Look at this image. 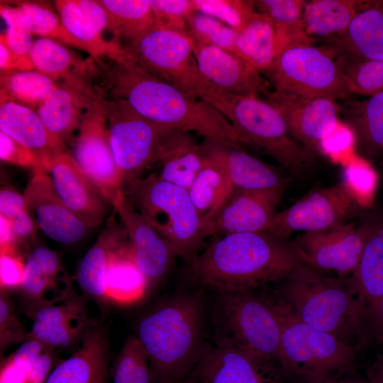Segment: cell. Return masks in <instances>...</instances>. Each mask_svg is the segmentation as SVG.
<instances>
[{
	"mask_svg": "<svg viewBox=\"0 0 383 383\" xmlns=\"http://www.w3.org/2000/svg\"><path fill=\"white\" fill-rule=\"evenodd\" d=\"M109 59L111 63L103 57L95 61L113 99L126 101L153 122L240 148V139L229 121L210 104L150 74L133 57L117 61Z\"/></svg>",
	"mask_w": 383,
	"mask_h": 383,
	"instance_id": "obj_1",
	"label": "cell"
},
{
	"mask_svg": "<svg viewBox=\"0 0 383 383\" xmlns=\"http://www.w3.org/2000/svg\"><path fill=\"white\" fill-rule=\"evenodd\" d=\"M304 263L289 238L260 231L215 237L183 272L194 284L223 294L258 290Z\"/></svg>",
	"mask_w": 383,
	"mask_h": 383,
	"instance_id": "obj_2",
	"label": "cell"
},
{
	"mask_svg": "<svg viewBox=\"0 0 383 383\" xmlns=\"http://www.w3.org/2000/svg\"><path fill=\"white\" fill-rule=\"evenodd\" d=\"M203 292L157 304L136 324L135 335L147 354L151 383L185 379L211 348L204 338Z\"/></svg>",
	"mask_w": 383,
	"mask_h": 383,
	"instance_id": "obj_3",
	"label": "cell"
},
{
	"mask_svg": "<svg viewBox=\"0 0 383 383\" xmlns=\"http://www.w3.org/2000/svg\"><path fill=\"white\" fill-rule=\"evenodd\" d=\"M275 292L297 318L357 350L370 332L349 279L323 274L301 264L277 282Z\"/></svg>",
	"mask_w": 383,
	"mask_h": 383,
	"instance_id": "obj_4",
	"label": "cell"
},
{
	"mask_svg": "<svg viewBox=\"0 0 383 383\" xmlns=\"http://www.w3.org/2000/svg\"><path fill=\"white\" fill-rule=\"evenodd\" d=\"M280 326V372L301 383H323L351 370L358 350L296 318L274 291L262 292Z\"/></svg>",
	"mask_w": 383,
	"mask_h": 383,
	"instance_id": "obj_5",
	"label": "cell"
},
{
	"mask_svg": "<svg viewBox=\"0 0 383 383\" xmlns=\"http://www.w3.org/2000/svg\"><path fill=\"white\" fill-rule=\"evenodd\" d=\"M203 101L229 121L241 143L260 148L291 173L300 174L316 162V155L290 135L281 113L260 96L233 95L215 88Z\"/></svg>",
	"mask_w": 383,
	"mask_h": 383,
	"instance_id": "obj_6",
	"label": "cell"
},
{
	"mask_svg": "<svg viewBox=\"0 0 383 383\" xmlns=\"http://www.w3.org/2000/svg\"><path fill=\"white\" fill-rule=\"evenodd\" d=\"M123 191L133 207L168 240L184 264L202 251L208 235L187 189L151 173L133 180Z\"/></svg>",
	"mask_w": 383,
	"mask_h": 383,
	"instance_id": "obj_7",
	"label": "cell"
},
{
	"mask_svg": "<svg viewBox=\"0 0 383 383\" xmlns=\"http://www.w3.org/2000/svg\"><path fill=\"white\" fill-rule=\"evenodd\" d=\"M255 291L221 294L226 335L219 344L238 348L272 374L280 372V326L262 293Z\"/></svg>",
	"mask_w": 383,
	"mask_h": 383,
	"instance_id": "obj_8",
	"label": "cell"
},
{
	"mask_svg": "<svg viewBox=\"0 0 383 383\" xmlns=\"http://www.w3.org/2000/svg\"><path fill=\"white\" fill-rule=\"evenodd\" d=\"M263 74L273 91L284 96L337 101L353 94L334 57L313 44L284 50Z\"/></svg>",
	"mask_w": 383,
	"mask_h": 383,
	"instance_id": "obj_9",
	"label": "cell"
},
{
	"mask_svg": "<svg viewBox=\"0 0 383 383\" xmlns=\"http://www.w3.org/2000/svg\"><path fill=\"white\" fill-rule=\"evenodd\" d=\"M96 101L107 118L110 145L123 190L155 162L163 138L176 128L143 117L123 99L100 96Z\"/></svg>",
	"mask_w": 383,
	"mask_h": 383,
	"instance_id": "obj_10",
	"label": "cell"
},
{
	"mask_svg": "<svg viewBox=\"0 0 383 383\" xmlns=\"http://www.w3.org/2000/svg\"><path fill=\"white\" fill-rule=\"evenodd\" d=\"M126 47L150 74L196 99L203 100L214 88L201 74L194 42L186 33L157 24Z\"/></svg>",
	"mask_w": 383,
	"mask_h": 383,
	"instance_id": "obj_11",
	"label": "cell"
},
{
	"mask_svg": "<svg viewBox=\"0 0 383 383\" xmlns=\"http://www.w3.org/2000/svg\"><path fill=\"white\" fill-rule=\"evenodd\" d=\"M292 241L306 265L323 274L335 273L336 277L346 278L360 260L365 233L360 224L355 226L345 221L301 233Z\"/></svg>",
	"mask_w": 383,
	"mask_h": 383,
	"instance_id": "obj_12",
	"label": "cell"
},
{
	"mask_svg": "<svg viewBox=\"0 0 383 383\" xmlns=\"http://www.w3.org/2000/svg\"><path fill=\"white\" fill-rule=\"evenodd\" d=\"M70 142V155L112 205L123 187L110 145L107 118L97 101Z\"/></svg>",
	"mask_w": 383,
	"mask_h": 383,
	"instance_id": "obj_13",
	"label": "cell"
},
{
	"mask_svg": "<svg viewBox=\"0 0 383 383\" xmlns=\"http://www.w3.org/2000/svg\"><path fill=\"white\" fill-rule=\"evenodd\" d=\"M129 241L133 258L147 284L148 296L169 277L177 258L168 240L126 198L112 203Z\"/></svg>",
	"mask_w": 383,
	"mask_h": 383,
	"instance_id": "obj_14",
	"label": "cell"
},
{
	"mask_svg": "<svg viewBox=\"0 0 383 383\" xmlns=\"http://www.w3.org/2000/svg\"><path fill=\"white\" fill-rule=\"evenodd\" d=\"M355 205L340 182L311 192L287 209L277 212L265 231L289 238L297 231L324 229L345 222Z\"/></svg>",
	"mask_w": 383,
	"mask_h": 383,
	"instance_id": "obj_15",
	"label": "cell"
},
{
	"mask_svg": "<svg viewBox=\"0 0 383 383\" xmlns=\"http://www.w3.org/2000/svg\"><path fill=\"white\" fill-rule=\"evenodd\" d=\"M87 300L84 295L76 293L26 313L33 321L28 338L57 350L75 351L98 324L89 314Z\"/></svg>",
	"mask_w": 383,
	"mask_h": 383,
	"instance_id": "obj_16",
	"label": "cell"
},
{
	"mask_svg": "<svg viewBox=\"0 0 383 383\" xmlns=\"http://www.w3.org/2000/svg\"><path fill=\"white\" fill-rule=\"evenodd\" d=\"M266 101L282 114L290 135L309 151L319 153L321 141L338 123L340 107L326 97H295L270 91Z\"/></svg>",
	"mask_w": 383,
	"mask_h": 383,
	"instance_id": "obj_17",
	"label": "cell"
},
{
	"mask_svg": "<svg viewBox=\"0 0 383 383\" xmlns=\"http://www.w3.org/2000/svg\"><path fill=\"white\" fill-rule=\"evenodd\" d=\"M47 174L65 205L87 228L100 226L111 205L84 174L67 151L50 162Z\"/></svg>",
	"mask_w": 383,
	"mask_h": 383,
	"instance_id": "obj_18",
	"label": "cell"
},
{
	"mask_svg": "<svg viewBox=\"0 0 383 383\" xmlns=\"http://www.w3.org/2000/svg\"><path fill=\"white\" fill-rule=\"evenodd\" d=\"M23 195L38 227L48 238L67 245L84 238L89 228L65 205L47 173L34 172Z\"/></svg>",
	"mask_w": 383,
	"mask_h": 383,
	"instance_id": "obj_19",
	"label": "cell"
},
{
	"mask_svg": "<svg viewBox=\"0 0 383 383\" xmlns=\"http://www.w3.org/2000/svg\"><path fill=\"white\" fill-rule=\"evenodd\" d=\"M24 313L64 300L77 292L57 253L45 246L33 250L25 260L21 287Z\"/></svg>",
	"mask_w": 383,
	"mask_h": 383,
	"instance_id": "obj_20",
	"label": "cell"
},
{
	"mask_svg": "<svg viewBox=\"0 0 383 383\" xmlns=\"http://www.w3.org/2000/svg\"><path fill=\"white\" fill-rule=\"evenodd\" d=\"M284 191H250L233 188L213 221L209 236L265 231L276 212Z\"/></svg>",
	"mask_w": 383,
	"mask_h": 383,
	"instance_id": "obj_21",
	"label": "cell"
},
{
	"mask_svg": "<svg viewBox=\"0 0 383 383\" xmlns=\"http://www.w3.org/2000/svg\"><path fill=\"white\" fill-rule=\"evenodd\" d=\"M360 225L365 233V248L348 279L369 330L372 332L383 298V220L367 218Z\"/></svg>",
	"mask_w": 383,
	"mask_h": 383,
	"instance_id": "obj_22",
	"label": "cell"
},
{
	"mask_svg": "<svg viewBox=\"0 0 383 383\" xmlns=\"http://www.w3.org/2000/svg\"><path fill=\"white\" fill-rule=\"evenodd\" d=\"M194 53L201 74L216 89L244 96L270 91L267 79L236 54L215 46L195 47Z\"/></svg>",
	"mask_w": 383,
	"mask_h": 383,
	"instance_id": "obj_23",
	"label": "cell"
},
{
	"mask_svg": "<svg viewBox=\"0 0 383 383\" xmlns=\"http://www.w3.org/2000/svg\"><path fill=\"white\" fill-rule=\"evenodd\" d=\"M321 47L334 59L383 60V0L365 1L348 28Z\"/></svg>",
	"mask_w": 383,
	"mask_h": 383,
	"instance_id": "obj_24",
	"label": "cell"
},
{
	"mask_svg": "<svg viewBox=\"0 0 383 383\" xmlns=\"http://www.w3.org/2000/svg\"><path fill=\"white\" fill-rule=\"evenodd\" d=\"M316 39L292 34L257 13L238 33L235 54L260 73H264L284 50L294 45L313 44Z\"/></svg>",
	"mask_w": 383,
	"mask_h": 383,
	"instance_id": "obj_25",
	"label": "cell"
},
{
	"mask_svg": "<svg viewBox=\"0 0 383 383\" xmlns=\"http://www.w3.org/2000/svg\"><path fill=\"white\" fill-rule=\"evenodd\" d=\"M220 144L204 139V162L188 189L208 236L213 221L233 189Z\"/></svg>",
	"mask_w": 383,
	"mask_h": 383,
	"instance_id": "obj_26",
	"label": "cell"
},
{
	"mask_svg": "<svg viewBox=\"0 0 383 383\" xmlns=\"http://www.w3.org/2000/svg\"><path fill=\"white\" fill-rule=\"evenodd\" d=\"M0 131L30 150L37 157L40 172L47 173L52 160L67 151L65 143L44 126L37 112L1 96Z\"/></svg>",
	"mask_w": 383,
	"mask_h": 383,
	"instance_id": "obj_27",
	"label": "cell"
},
{
	"mask_svg": "<svg viewBox=\"0 0 383 383\" xmlns=\"http://www.w3.org/2000/svg\"><path fill=\"white\" fill-rule=\"evenodd\" d=\"M109 362L108 331L97 324L77 350L55 366L45 383H107Z\"/></svg>",
	"mask_w": 383,
	"mask_h": 383,
	"instance_id": "obj_28",
	"label": "cell"
},
{
	"mask_svg": "<svg viewBox=\"0 0 383 383\" xmlns=\"http://www.w3.org/2000/svg\"><path fill=\"white\" fill-rule=\"evenodd\" d=\"M196 383H280L237 348H211L188 376Z\"/></svg>",
	"mask_w": 383,
	"mask_h": 383,
	"instance_id": "obj_29",
	"label": "cell"
},
{
	"mask_svg": "<svg viewBox=\"0 0 383 383\" xmlns=\"http://www.w3.org/2000/svg\"><path fill=\"white\" fill-rule=\"evenodd\" d=\"M115 215V214H114ZM113 215L108 218L94 244L80 261L76 279L83 295L93 301L102 310L110 305L106 295L105 279L111 253L128 240L123 227Z\"/></svg>",
	"mask_w": 383,
	"mask_h": 383,
	"instance_id": "obj_30",
	"label": "cell"
},
{
	"mask_svg": "<svg viewBox=\"0 0 383 383\" xmlns=\"http://www.w3.org/2000/svg\"><path fill=\"white\" fill-rule=\"evenodd\" d=\"M34 70L55 83L73 89L96 99L99 94L85 80L91 66L77 57L61 43L47 38L35 40L29 52Z\"/></svg>",
	"mask_w": 383,
	"mask_h": 383,
	"instance_id": "obj_31",
	"label": "cell"
},
{
	"mask_svg": "<svg viewBox=\"0 0 383 383\" xmlns=\"http://www.w3.org/2000/svg\"><path fill=\"white\" fill-rule=\"evenodd\" d=\"M201 143L191 132L173 128L163 138L154 163L160 179L188 190L204 162Z\"/></svg>",
	"mask_w": 383,
	"mask_h": 383,
	"instance_id": "obj_32",
	"label": "cell"
},
{
	"mask_svg": "<svg viewBox=\"0 0 383 383\" xmlns=\"http://www.w3.org/2000/svg\"><path fill=\"white\" fill-rule=\"evenodd\" d=\"M96 101L81 92L58 84L36 112L45 128L65 143L71 141Z\"/></svg>",
	"mask_w": 383,
	"mask_h": 383,
	"instance_id": "obj_33",
	"label": "cell"
},
{
	"mask_svg": "<svg viewBox=\"0 0 383 383\" xmlns=\"http://www.w3.org/2000/svg\"><path fill=\"white\" fill-rule=\"evenodd\" d=\"M57 350L28 338L1 360L0 383H45L57 360Z\"/></svg>",
	"mask_w": 383,
	"mask_h": 383,
	"instance_id": "obj_34",
	"label": "cell"
},
{
	"mask_svg": "<svg viewBox=\"0 0 383 383\" xmlns=\"http://www.w3.org/2000/svg\"><path fill=\"white\" fill-rule=\"evenodd\" d=\"M233 188L250 191H284L289 178L276 167L242 150L220 144Z\"/></svg>",
	"mask_w": 383,
	"mask_h": 383,
	"instance_id": "obj_35",
	"label": "cell"
},
{
	"mask_svg": "<svg viewBox=\"0 0 383 383\" xmlns=\"http://www.w3.org/2000/svg\"><path fill=\"white\" fill-rule=\"evenodd\" d=\"M105 289L109 304L129 306L148 296L145 279L133 258L128 239L110 256Z\"/></svg>",
	"mask_w": 383,
	"mask_h": 383,
	"instance_id": "obj_36",
	"label": "cell"
},
{
	"mask_svg": "<svg viewBox=\"0 0 383 383\" xmlns=\"http://www.w3.org/2000/svg\"><path fill=\"white\" fill-rule=\"evenodd\" d=\"M340 107L360 152L374 155L383 148V91L363 101L342 100Z\"/></svg>",
	"mask_w": 383,
	"mask_h": 383,
	"instance_id": "obj_37",
	"label": "cell"
},
{
	"mask_svg": "<svg viewBox=\"0 0 383 383\" xmlns=\"http://www.w3.org/2000/svg\"><path fill=\"white\" fill-rule=\"evenodd\" d=\"M365 1L312 0L307 1L303 15V28L314 38L326 40L343 33L363 8Z\"/></svg>",
	"mask_w": 383,
	"mask_h": 383,
	"instance_id": "obj_38",
	"label": "cell"
},
{
	"mask_svg": "<svg viewBox=\"0 0 383 383\" xmlns=\"http://www.w3.org/2000/svg\"><path fill=\"white\" fill-rule=\"evenodd\" d=\"M111 21L116 39H123L128 45L137 41L157 25L150 0H101Z\"/></svg>",
	"mask_w": 383,
	"mask_h": 383,
	"instance_id": "obj_39",
	"label": "cell"
},
{
	"mask_svg": "<svg viewBox=\"0 0 383 383\" xmlns=\"http://www.w3.org/2000/svg\"><path fill=\"white\" fill-rule=\"evenodd\" d=\"M55 3L65 28L88 48L92 59L106 57L118 60L130 55L126 47L116 42L106 41L82 13L75 0H58Z\"/></svg>",
	"mask_w": 383,
	"mask_h": 383,
	"instance_id": "obj_40",
	"label": "cell"
},
{
	"mask_svg": "<svg viewBox=\"0 0 383 383\" xmlns=\"http://www.w3.org/2000/svg\"><path fill=\"white\" fill-rule=\"evenodd\" d=\"M0 82L1 96L32 109L38 108L58 85L35 70L1 72Z\"/></svg>",
	"mask_w": 383,
	"mask_h": 383,
	"instance_id": "obj_41",
	"label": "cell"
},
{
	"mask_svg": "<svg viewBox=\"0 0 383 383\" xmlns=\"http://www.w3.org/2000/svg\"><path fill=\"white\" fill-rule=\"evenodd\" d=\"M16 9L26 20L33 34L89 52L88 48L69 33L60 18L48 7L25 1L18 3Z\"/></svg>",
	"mask_w": 383,
	"mask_h": 383,
	"instance_id": "obj_42",
	"label": "cell"
},
{
	"mask_svg": "<svg viewBox=\"0 0 383 383\" xmlns=\"http://www.w3.org/2000/svg\"><path fill=\"white\" fill-rule=\"evenodd\" d=\"M113 383H151L150 362L135 335L128 336L113 361Z\"/></svg>",
	"mask_w": 383,
	"mask_h": 383,
	"instance_id": "obj_43",
	"label": "cell"
},
{
	"mask_svg": "<svg viewBox=\"0 0 383 383\" xmlns=\"http://www.w3.org/2000/svg\"><path fill=\"white\" fill-rule=\"evenodd\" d=\"M187 25L195 47L215 46L235 53L238 33L220 20L194 11L189 15Z\"/></svg>",
	"mask_w": 383,
	"mask_h": 383,
	"instance_id": "obj_44",
	"label": "cell"
},
{
	"mask_svg": "<svg viewBox=\"0 0 383 383\" xmlns=\"http://www.w3.org/2000/svg\"><path fill=\"white\" fill-rule=\"evenodd\" d=\"M335 60L353 94L372 96L383 91V60Z\"/></svg>",
	"mask_w": 383,
	"mask_h": 383,
	"instance_id": "obj_45",
	"label": "cell"
},
{
	"mask_svg": "<svg viewBox=\"0 0 383 383\" xmlns=\"http://www.w3.org/2000/svg\"><path fill=\"white\" fill-rule=\"evenodd\" d=\"M0 216L9 222L18 245L35 238L38 225L24 196L10 187L1 189Z\"/></svg>",
	"mask_w": 383,
	"mask_h": 383,
	"instance_id": "obj_46",
	"label": "cell"
},
{
	"mask_svg": "<svg viewBox=\"0 0 383 383\" xmlns=\"http://www.w3.org/2000/svg\"><path fill=\"white\" fill-rule=\"evenodd\" d=\"M342 177V184L357 206L368 207L372 204L378 179L367 161L357 157L349 161Z\"/></svg>",
	"mask_w": 383,
	"mask_h": 383,
	"instance_id": "obj_47",
	"label": "cell"
},
{
	"mask_svg": "<svg viewBox=\"0 0 383 383\" xmlns=\"http://www.w3.org/2000/svg\"><path fill=\"white\" fill-rule=\"evenodd\" d=\"M304 0H256L255 11L283 30L301 37L309 36L303 28ZM310 37V36H309Z\"/></svg>",
	"mask_w": 383,
	"mask_h": 383,
	"instance_id": "obj_48",
	"label": "cell"
},
{
	"mask_svg": "<svg viewBox=\"0 0 383 383\" xmlns=\"http://www.w3.org/2000/svg\"><path fill=\"white\" fill-rule=\"evenodd\" d=\"M194 11L211 16L238 33L256 12L252 0H192Z\"/></svg>",
	"mask_w": 383,
	"mask_h": 383,
	"instance_id": "obj_49",
	"label": "cell"
},
{
	"mask_svg": "<svg viewBox=\"0 0 383 383\" xmlns=\"http://www.w3.org/2000/svg\"><path fill=\"white\" fill-rule=\"evenodd\" d=\"M24 324L20 320L18 311L9 293L0 291V354L13 345L23 343L28 336Z\"/></svg>",
	"mask_w": 383,
	"mask_h": 383,
	"instance_id": "obj_50",
	"label": "cell"
},
{
	"mask_svg": "<svg viewBox=\"0 0 383 383\" xmlns=\"http://www.w3.org/2000/svg\"><path fill=\"white\" fill-rule=\"evenodd\" d=\"M0 15L7 26L4 35L8 46L17 55L29 57L33 43V33L23 16L16 7L3 4H1Z\"/></svg>",
	"mask_w": 383,
	"mask_h": 383,
	"instance_id": "obj_51",
	"label": "cell"
},
{
	"mask_svg": "<svg viewBox=\"0 0 383 383\" xmlns=\"http://www.w3.org/2000/svg\"><path fill=\"white\" fill-rule=\"evenodd\" d=\"M157 24L189 35L187 18L194 11L192 0H150Z\"/></svg>",
	"mask_w": 383,
	"mask_h": 383,
	"instance_id": "obj_52",
	"label": "cell"
},
{
	"mask_svg": "<svg viewBox=\"0 0 383 383\" xmlns=\"http://www.w3.org/2000/svg\"><path fill=\"white\" fill-rule=\"evenodd\" d=\"M0 158L4 162L32 167L34 172H40V164L35 155L30 150L1 131Z\"/></svg>",
	"mask_w": 383,
	"mask_h": 383,
	"instance_id": "obj_53",
	"label": "cell"
},
{
	"mask_svg": "<svg viewBox=\"0 0 383 383\" xmlns=\"http://www.w3.org/2000/svg\"><path fill=\"white\" fill-rule=\"evenodd\" d=\"M25 262L18 252L0 254L1 291L7 293L19 289L23 277Z\"/></svg>",
	"mask_w": 383,
	"mask_h": 383,
	"instance_id": "obj_54",
	"label": "cell"
},
{
	"mask_svg": "<svg viewBox=\"0 0 383 383\" xmlns=\"http://www.w3.org/2000/svg\"><path fill=\"white\" fill-rule=\"evenodd\" d=\"M355 143L352 130L338 123L336 127L321 141L319 152L333 160L347 152Z\"/></svg>",
	"mask_w": 383,
	"mask_h": 383,
	"instance_id": "obj_55",
	"label": "cell"
},
{
	"mask_svg": "<svg viewBox=\"0 0 383 383\" xmlns=\"http://www.w3.org/2000/svg\"><path fill=\"white\" fill-rule=\"evenodd\" d=\"M84 16L102 33L104 30L111 32V21L106 10L98 1L75 0Z\"/></svg>",
	"mask_w": 383,
	"mask_h": 383,
	"instance_id": "obj_56",
	"label": "cell"
},
{
	"mask_svg": "<svg viewBox=\"0 0 383 383\" xmlns=\"http://www.w3.org/2000/svg\"><path fill=\"white\" fill-rule=\"evenodd\" d=\"M1 72L34 70L29 57L20 56L8 46L4 33L0 35Z\"/></svg>",
	"mask_w": 383,
	"mask_h": 383,
	"instance_id": "obj_57",
	"label": "cell"
},
{
	"mask_svg": "<svg viewBox=\"0 0 383 383\" xmlns=\"http://www.w3.org/2000/svg\"><path fill=\"white\" fill-rule=\"evenodd\" d=\"M18 245L9 222L0 216V254L18 252Z\"/></svg>",
	"mask_w": 383,
	"mask_h": 383,
	"instance_id": "obj_58",
	"label": "cell"
},
{
	"mask_svg": "<svg viewBox=\"0 0 383 383\" xmlns=\"http://www.w3.org/2000/svg\"><path fill=\"white\" fill-rule=\"evenodd\" d=\"M369 383H383V354H378L375 360L366 369Z\"/></svg>",
	"mask_w": 383,
	"mask_h": 383,
	"instance_id": "obj_59",
	"label": "cell"
},
{
	"mask_svg": "<svg viewBox=\"0 0 383 383\" xmlns=\"http://www.w3.org/2000/svg\"><path fill=\"white\" fill-rule=\"evenodd\" d=\"M372 333L378 340L383 343V298L379 306L378 318Z\"/></svg>",
	"mask_w": 383,
	"mask_h": 383,
	"instance_id": "obj_60",
	"label": "cell"
},
{
	"mask_svg": "<svg viewBox=\"0 0 383 383\" xmlns=\"http://www.w3.org/2000/svg\"><path fill=\"white\" fill-rule=\"evenodd\" d=\"M323 383H369L368 381H362L358 379H340L339 377L333 378L329 380L326 381Z\"/></svg>",
	"mask_w": 383,
	"mask_h": 383,
	"instance_id": "obj_61",
	"label": "cell"
},
{
	"mask_svg": "<svg viewBox=\"0 0 383 383\" xmlns=\"http://www.w3.org/2000/svg\"><path fill=\"white\" fill-rule=\"evenodd\" d=\"M177 383H196V382L188 380V379H187V380L184 379V380L177 382Z\"/></svg>",
	"mask_w": 383,
	"mask_h": 383,
	"instance_id": "obj_62",
	"label": "cell"
}]
</instances>
